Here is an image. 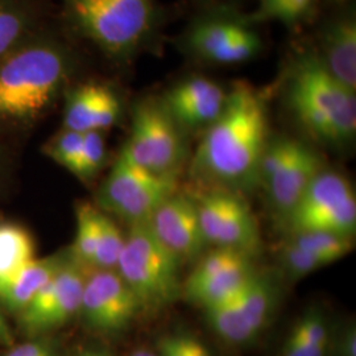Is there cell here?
Here are the masks:
<instances>
[{
	"instance_id": "cell-35",
	"label": "cell",
	"mask_w": 356,
	"mask_h": 356,
	"mask_svg": "<svg viewBox=\"0 0 356 356\" xmlns=\"http://www.w3.org/2000/svg\"><path fill=\"white\" fill-rule=\"evenodd\" d=\"M0 343L4 346H10L13 343V334L1 312V302H0Z\"/></svg>"
},
{
	"instance_id": "cell-28",
	"label": "cell",
	"mask_w": 356,
	"mask_h": 356,
	"mask_svg": "<svg viewBox=\"0 0 356 356\" xmlns=\"http://www.w3.org/2000/svg\"><path fill=\"white\" fill-rule=\"evenodd\" d=\"M83 134L64 128L44 147V153L54 163L67 169L76 176L78 163L82 151Z\"/></svg>"
},
{
	"instance_id": "cell-20",
	"label": "cell",
	"mask_w": 356,
	"mask_h": 356,
	"mask_svg": "<svg viewBox=\"0 0 356 356\" xmlns=\"http://www.w3.org/2000/svg\"><path fill=\"white\" fill-rule=\"evenodd\" d=\"M70 260L66 254L35 259L0 285V302L13 313H22L56 273Z\"/></svg>"
},
{
	"instance_id": "cell-25",
	"label": "cell",
	"mask_w": 356,
	"mask_h": 356,
	"mask_svg": "<svg viewBox=\"0 0 356 356\" xmlns=\"http://www.w3.org/2000/svg\"><path fill=\"white\" fill-rule=\"evenodd\" d=\"M288 241L318 257L326 266L343 259L353 250V238L323 231L292 232Z\"/></svg>"
},
{
	"instance_id": "cell-27",
	"label": "cell",
	"mask_w": 356,
	"mask_h": 356,
	"mask_svg": "<svg viewBox=\"0 0 356 356\" xmlns=\"http://www.w3.org/2000/svg\"><path fill=\"white\" fill-rule=\"evenodd\" d=\"M124 247V236L122 231L115 225L111 218L103 214L99 216V236L97 251L94 257L92 269L114 270L118 266V260Z\"/></svg>"
},
{
	"instance_id": "cell-24",
	"label": "cell",
	"mask_w": 356,
	"mask_h": 356,
	"mask_svg": "<svg viewBox=\"0 0 356 356\" xmlns=\"http://www.w3.org/2000/svg\"><path fill=\"white\" fill-rule=\"evenodd\" d=\"M101 211L90 202L76 204V241L73 244L72 259L81 267L92 270L94 257L99 236Z\"/></svg>"
},
{
	"instance_id": "cell-32",
	"label": "cell",
	"mask_w": 356,
	"mask_h": 356,
	"mask_svg": "<svg viewBox=\"0 0 356 356\" xmlns=\"http://www.w3.org/2000/svg\"><path fill=\"white\" fill-rule=\"evenodd\" d=\"M6 356H54L47 344L40 342H28L13 347Z\"/></svg>"
},
{
	"instance_id": "cell-30",
	"label": "cell",
	"mask_w": 356,
	"mask_h": 356,
	"mask_svg": "<svg viewBox=\"0 0 356 356\" xmlns=\"http://www.w3.org/2000/svg\"><path fill=\"white\" fill-rule=\"evenodd\" d=\"M279 263L284 273L294 280L307 276L321 268L327 267L318 257L306 252L289 241L281 245Z\"/></svg>"
},
{
	"instance_id": "cell-18",
	"label": "cell",
	"mask_w": 356,
	"mask_h": 356,
	"mask_svg": "<svg viewBox=\"0 0 356 356\" xmlns=\"http://www.w3.org/2000/svg\"><path fill=\"white\" fill-rule=\"evenodd\" d=\"M122 115V102L114 89L98 82L76 86L67 95L65 106L66 129L86 134L113 127Z\"/></svg>"
},
{
	"instance_id": "cell-13",
	"label": "cell",
	"mask_w": 356,
	"mask_h": 356,
	"mask_svg": "<svg viewBox=\"0 0 356 356\" xmlns=\"http://www.w3.org/2000/svg\"><path fill=\"white\" fill-rule=\"evenodd\" d=\"M257 272L252 257L229 248H216L204 254L189 277L182 292L191 302L206 309L222 305L252 280Z\"/></svg>"
},
{
	"instance_id": "cell-22",
	"label": "cell",
	"mask_w": 356,
	"mask_h": 356,
	"mask_svg": "<svg viewBox=\"0 0 356 356\" xmlns=\"http://www.w3.org/2000/svg\"><path fill=\"white\" fill-rule=\"evenodd\" d=\"M35 260V242L24 227L15 223L0 225V285Z\"/></svg>"
},
{
	"instance_id": "cell-17",
	"label": "cell",
	"mask_w": 356,
	"mask_h": 356,
	"mask_svg": "<svg viewBox=\"0 0 356 356\" xmlns=\"http://www.w3.org/2000/svg\"><path fill=\"white\" fill-rule=\"evenodd\" d=\"M148 225L156 238L176 254L181 263L195 260L207 244L197 206L189 195L178 193L170 195L153 213Z\"/></svg>"
},
{
	"instance_id": "cell-9",
	"label": "cell",
	"mask_w": 356,
	"mask_h": 356,
	"mask_svg": "<svg viewBox=\"0 0 356 356\" xmlns=\"http://www.w3.org/2000/svg\"><path fill=\"white\" fill-rule=\"evenodd\" d=\"M177 189L178 176L152 173L120 152L99 191V204L131 226L147 223Z\"/></svg>"
},
{
	"instance_id": "cell-3",
	"label": "cell",
	"mask_w": 356,
	"mask_h": 356,
	"mask_svg": "<svg viewBox=\"0 0 356 356\" xmlns=\"http://www.w3.org/2000/svg\"><path fill=\"white\" fill-rule=\"evenodd\" d=\"M69 23L116 61L159 51L165 10L159 0H63Z\"/></svg>"
},
{
	"instance_id": "cell-33",
	"label": "cell",
	"mask_w": 356,
	"mask_h": 356,
	"mask_svg": "<svg viewBox=\"0 0 356 356\" xmlns=\"http://www.w3.org/2000/svg\"><path fill=\"white\" fill-rule=\"evenodd\" d=\"M182 343L186 356H211L207 347L193 335L182 334Z\"/></svg>"
},
{
	"instance_id": "cell-26",
	"label": "cell",
	"mask_w": 356,
	"mask_h": 356,
	"mask_svg": "<svg viewBox=\"0 0 356 356\" xmlns=\"http://www.w3.org/2000/svg\"><path fill=\"white\" fill-rule=\"evenodd\" d=\"M31 20V13L20 3L0 0V58L19 45Z\"/></svg>"
},
{
	"instance_id": "cell-6",
	"label": "cell",
	"mask_w": 356,
	"mask_h": 356,
	"mask_svg": "<svg viewBox=\"0 0 356 356\" xmlns=\"http://www.w3.org/2000/svg\"><path fill=\"white\" fill-rule=\"evenodd\" d=\"M181 51L204 66H236L263 51L264 41L248 17L218 10L195 17L178 38Z\"/></svg>"
},
{
	"instance_id": "cell-2",
	"label": "cell",
	"mask_w": 356,
	"mask_h": 356,
	"mask_svg": "<svg viewBox=\"0 0 356 356\" xmlns=\"http://www.w3.org/2000/svg\"><path fill=\"white\" fill-rule=\"evenodd\" d=\"M282 99L312 139L335 148L355 139V91L331 76L313 49L297 54L288 64Z\"/></svg>"
},
{
	"instance_id": "cell-21",
	"label": "cell",
	"mask_w": 356,
	"mask_h": 356,
	"mask_svg": "<svg viewBox=\"0 0 356 356\" xmlns=\"http://www.w3.org/2000/svg\"><path fill=\"white\" fill-rule=\"evenodd\" d=\"M329 342L327 317L319 306H312L293 326L281 356H326Z\"/></svg>"
},
{
	"instance_id": "cell-29",
	"label": "cell",
	"mask_w": 356,
	"mask_h": 356,
	"mask_svg": "<svg viewBox=\"0 0 356 356\" xmlns=\"http://www.w3.org/2000/svg\"><path fill=\"white\" fill-rule=\"evenodd\" d=\"M106 163V143L102 132L90 131L83 134L82 151L78 163L76 177L83 182H90L95 177Z\"/></svg>"
},
{
	"instance_id": "cell-16",
	"label": "cell",
	"mask_w": 356,
	"mask_h": 356,
	"mask_svg": "<svg viewBox=\"0 0 356 356\" xmlns=\"http://www.w3.org/2000/svg\"><path fill=\"white\" fill-rule=\"evenodd\" d=\"M168 113L185 132L210 127L226 107L229 90L201 74L182 78L160 97Z\"/></svg>"
},
{
	"instance_id": "cell-37",
	"label": "cell",
	"mask_w": 356,
	"mask_h": 356,
	"mask_svg": "<svg viewBox=\"0 0 356 356\" xmlns=\"http://www.w3.org/2000/svg\"><path fill=\"white\" fill-rule=\"evenodd\" d=\"M131 356H159L156 355V354H153V353H149L148 350H138V351H135L134 354Z\"/></svg>"
},
{
	"instance_id": "cell-8",
	"label": "cell",
	"mask_w": 356,
	"mask_h": 356,
	"mask_svg": "<svg viewBox=\"0 0 356 356\" xmlns=\"http://www.w3.org/2000/svg\"><path fill=\"white\" fill-rule=\"evenodd\" d=\"M326 168L321 153L289 136L269 138L259 169V185L281 222L288 218L312 181Z\"/></svg>"
},
{
	"instance_id": "cell-4",
	"label": "cell",
	"mask_w": 356,
	"mask_h": 356,
	"mask_svg": "<svg viewBox=\"0 0 356 356\" xmlns=\"http://www.w3.org/2000/svg\"><path fill=\"white\" fill-rule=\"evenodd\" d=\"M73 72V58L56 41L17 45L0 58V120L38 119L60 94Z\"/></svg>"
},
{
	"instance_id": "cell-23",
	"label": "cell",
	"mask_w": 356,
	"mask_h": 356,
	"mask_svg": "<svg viewBox=\"0 0 356 356\" xmlns=\"http://www.w3.org/2000/svg\"><path fill=\"white\" fill-rule=\"evenodd\" d=\"M318 4L319 0H260L257 11L248 19L256 26L275 20L289 28H297L314 16Z\"/></svg>"
},
{
	"instance_id": "cell-34",
	"label": "cell",
	"mask_w": 356,
	"mask_h": 356,
	"mask_svg": "<svg viewBox=\"0 0 356 356\" xmlns=\"http://www.w3.org/2000/svg\"><path fill=\"white\" fill-rule=\"evenodd\" d=\"M339 354L341 356H356V331L354 326H350L344 331L341 338Z\"/></svg>"
},
{
	"instance_id": "cell-15",
	"label": "cell",
	"mask_w": 356,
	"mask_h": 356,
	"mask_svg": "<svg viewBox=\"0 0 356 356\" xmlns=\"http://www.w3.org/2000/svg\"><path fill=\"white\" fill-rule=\"evenodd\" d=\"M89 270L72 259L61 268L26 309L19 313L23 329L29 334L54 330L79 313Z\"/></svg>"
},
{
	"instance_id": "cell-12",
	"label": "cell",
	"mask_w": 356,
	"mask_h": 356,
	"mask_svg": "<svg viewBox=\"0 0 356 356\" xmlns=\"http://www.w3.org/2000/svg\"><path fill=\"white\" fill-rule=\"evenodd\" d=\"M277 284L267 275L256 273L241 292L222 305L206 309V318L226 342L243 344L264 329L277 304Z\"/></svg>"
},
{
	"instance_id": "cell-19",
	"label": "cell",
	"mask_w": 356,
	"mask_h": 356,
	"mask_svg": "<svg viewBox=\"0 0 356 356\" xmlns=\"http://www.w3.org/2000/svg\"><path fill=\"white\" fill-rule=\"evenodd\" d=\"M319 61L348 89L356 90V19L354 11L337 13L327 19L318 32Z\"/></svg>"
},
{
	"instance_id": "cell-36",
	"label": "cell",
	"mask_w": 356,
	"mask_h": 356,
	"mask_svg": "<svg viewBox=\"0 0 356 356\" xmlns=\"http://www.w3.org/2000/svg\"><path fill=\"white\" fill-rule=\"evenodd\" d=\"M76 356H110L102 350H85Z\"/></svg>"
},
{
	"instance_id": "cell-38",
	"label": "cell",
	"mask_w": 356,
	"mask_h": 356,
	"mask_svg": "<svg viewBox=\"0 0 356 356\" xmlns=\"http://www.w3.org/2000/svg\"><path fill=\"white\" fill-rule=\"evenodd\" d=\"M338 3H346V1H350V0H337Z\"/></svg>"
},
{
	"instance_id": "cell-10",
	"label": "cell",
	"mask_w": 356,
	"mask_h": 356,
	"mask_svg": "<svg viewBox=\"0 0 356 356\" xmlns=\"http://www.w3.org/2000/svg\"><path fill=\"white\" fill-rule=\"evenodd\" d=\"M288 232L323 231L353 238L356 197L348 178L325 168L284 220Z\"/></svg>"
},
{
	"instance_id": "cell-11",
	"label": "cell",
	"mask_w": 356,
	"mask_h": 356,
	"mask_svg": "<svg viewBox=\"0 0 356 356\" xmlns=\"http://www.w3.org/2000/svg\"><path fill=\"white\" fill-rule=\"evenodd\" d=\"M193 198L204 241L216 248H229L254 257L261 239L252 209L238 193L210 188Z\"/></svg>"
},
{
	"instance_id": "cell-1",
	"label": "cell",
	"mask_w": 356,
	"mask_h": 356,
	"mask_svg": "<svg viewBox=\"0 0 356 356\" xmlns=\"http://www.w3.org/2000/svg\"><path fill=\"white\" fill-rule=\"evenodd\" d=\"M269 138L266 94L236 82L222 114L204 131L191 159V176L209 188L254 189Z\"/></svg>"
},
{
	"instance_id": "cell-7",
	"label": "cell",
	"mask_w": 356,
	"mask_h": 356,
	"mask_svg": "<svg viewBox=\"0 0 356 356\" xmlns=\"http://www.w3.org/2000/svg\"><path fill=\"white\" fill-rule=\"evenodd\" d=\"M185 134L161 98L151 95L135 104L131 134L122 153L152 173L178 176L188 159Z\"/></svg>"
},
{
	"instance_id": "cell-14",
	"label": "cell",
	"mask_w": 356,
	"mask_h": 356,
	"mask_svg": "<svg viewBox=\"0 0 356 356\" xmlns=\"http://www.w3.org/2000/svg\"><path fill=\"white\" fill-rule=\"evenodd\" d=\"M143 305L116 270H89L79 313L90 329L115 335L129 327Z\"/></svg>"
},
{
	"instance_id": "cell-5",
	"label": "cell",
	"mask_w": 356,
	"mask_h": 356,
	"mask_svg": "<svg viewBox=\"0 0 356 356\" xmlns=\"http://www.w3.org/2000/svg\"><path fill=\"white\" fill-rule=\"evenodd\" d=\"M181 264L147 222L131 226L115 270L139 298L143 309H160L175 302L182 293Z\"/></svg>"
},
{
	"instance_id": "cell-31",
	"label": "cell",
	"mask_w": 356,
	"mask_h": 356,
	"mask_svg": "<svg viewBox=\"0 0 356 356\" xmlns=\"http://www.w3.org/2000/svg\"><path fill=\"white\" fill-rule=\"evenodd\" d=\"M159 356H186L184 351L182 334H169L157 341Z\"/></svg>"
}]
</instances>
